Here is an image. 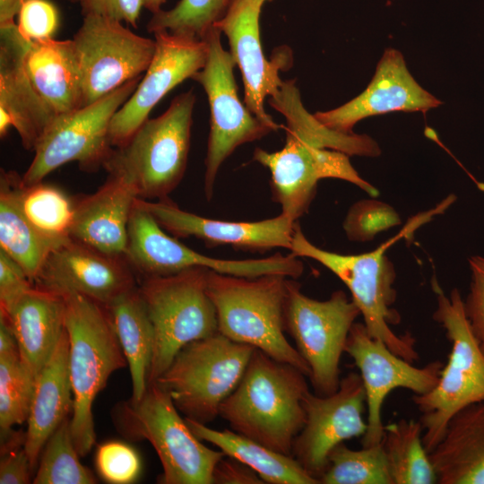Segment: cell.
<instances>
[{
	"label": "cell",
	"instance_id": "3957f363",
	"mask_svg": "<svg viewBox=\"0 0 484 484\" xmlns=\"http://www.w3.org/2000/svg\"><path fill=\"white\" fill-rule=\"evenodd\" d=\"M288 278L279 274L246 278L208 270L206 290L216 309L220 333L289 363L308 377V365L284 334Z\"/></svg>",
	"mask_w": 484,
	"mask_h": 484
},
{
	"label": "cell",
	"instance_id": "d4e9b609",
	"mask_svg": "<svg viewBox=\"0 0 484 484\" xmlns=\"http://www.w3.org/2000/svg\"><path fill=\"white\" fill-rule=\"evenodd\" d=\"M21 358L37 376L53 355L66 330L63 295L34 285L7 313Z\"/></svg>",
	"mask_w": 484,
	"mask_h": 484
},
{
	"label": "cell",
	"instance_id": "277c9868",
	"mask_svg": "<svg viewBox=\"0 0 484 484\" xmlns=\"http://www.w3.org/2000/svg\"><path fill=\"white\" fill-rule=\"evenodd\" d=\"M194 103L192 90L177 95L164 113L113 148L103 168L128 183L138 198L168 199L186 172Z\"/></svg>",
	"mask_w": 484,
	"mask_h": 484
},
{
	"label": "cell",
	"instance_id": "5b68a950",
	"mask_svg": "<svg viewBox=\"0 0 484 484\" xmlns=\"http://www.w3.org/2000/svg\"><path fill=\"white\" fill-rule=\"evenodd\" d=\"M69 340L68 365L73 395L71 429L81 457L95 444L92 404L109 376L127 366L106 307L77 293L63 294Z\"/></svg>",
	"mask_w": 484,
	"mask_h": 484
},
{
	"label": "cell",
	"instance_id": "e0dca14e",
	"mask_svg": "<svg viewBox=\"0 0 484 484\" xmlns=\"http://www.w3.org/2000/svg\"><path fill=\"white\" fill-rule=\"evenodd\" d=\"M362 378L367 402V428L362 445L382 442L385 426L382 406L388 394L397 388L411 390L414 394L429 392L436 385L443 364L432 361L418 367L393 353L385 342L369 335L363 323H354L345 345Z\"/></svg>",
	"mask_w": 484,
	"mask_h": 484
},
{
	"label": "cell",
	"instance_id": "c3c4849f",
	"mask_svg": "<svg viewBox=\"0 0 484 484\" xmlns=\"http://www.w3.org/2000/svg\"><path fill=\"white\" fill-rule=\"evenodd\" d=\"M165 2L166 0H143V5L151 13H155L161 10V6Z\"/></svg>",
	"mask_w": 484,
	"mask_h": 484
},
{
	"label": "cell",
	"instance_id": "cb8c5ba5",
	"mask_svg": "<svg viewBox=\"0 0 484 484\" xmlns=\"http://www.w3.org/2000/svg\"><path fill=\"white\" fill-rule=\"evenodd\" d=\"M136 198L128 183L109 175L96 192L74 201L70 238L106 255L125 257Z\"/></svg>",
	"mask_w": 484,
	"mask_h": 484
},
{
	"label": "cell",
	"instance_id": "f35d334b",
	"mask_svg": "<svg viewBox=\"0 0 484 484\" xmlns=\"http://www.w3.org/2000/svg\"><path fill=\"white\" fill-rule=\"evenodd\" d=\"M400 222L399 215L390 205L373 199L361 200L350 208L343 229L350 240L366 242Z\"/></svg>",
	"mask_w": 484,
	"mask_h": 484
},
{
	"label": "cell",
	"instance_id": "8992f818",
	"mask_svg": "<svg viewBox=\"0 0 484 484\" xmlns=\"http://www.w3.org/2000/svg\"><path fill=\"white\" fill-rule=\"evenodd\" d=\"M433 288L436 295L433 317L445 330L451 350L435 387L412 397L421 413L422 439L428 453L441 441L457 412L484 402V351L471 328L462 295L454 289L447 296L436 282Z\"/></svg>",
	"mask_w": 484,
	"mask_h": 484
},
{
	"label": "cell",
	"instance_id": "ac0fdd59",
	"mask_svg": "<svg viewBox=\"0 0 484 484\" xmlns=\"http://www.w3.org/2000/svg\"><path fill=\"white\" fill-rule=\"evenodd\" d=\"M153 34L156 48L152 59L133 94L110 122L108 138L113 148L124 145L149 118L160 100L185 80L192 79L206 62L205 39L167 30Z\"/></svg>",
	"mask_w": 484,
	"mask_h": 484
},
{
	"label": "cell",
	"instance_id": "52a82bcc",
	"mask_svg": "<svg viewBox=\"0 0 484 484\" xmlns=\"http://www.w3.org/2000/svg\"><path fill=\"white\" fill-rule=\"evenodd\" d=\"M113 419L122 435L153 446L162 466L159 483L212 484L213 470L225 454L201 442L158 384L149 385L139 401L118 404Z\"/></svg>",
	"mask_w": 484,
	"mask_h": 484
},
{
	"label": "cell",
	"instance_id": "2e32d148",
	"mask_svg": "<svg viewBox=\"0 0 484 484\" xmlns=\"http://www.w3.org/2000/svg\"><path fill=\"white\" fill-rule=\"evenodd\" d=\"M304 408L306 422L294 440L292 456L320 483L330 452L346 440L362 437L367 431L363 418L366 393L360 375L350 372L330 395H318L309 390Z\"/></svg>",
	"mask_w": 484,
	"mask_h": 484
},
{
	"label": "cell",
	"instance_id": "6da1fadb",
	"mask_svg": "<svg viewBox=\"0 0 484 484\" xmlns=\"http://www.w3.org/2000/svg\"><path fill=\"white\" fill-rule=\"evenodd\" d=\"M306 377L294 366L255 349L240 382L220 404L219 416L233 431L292 455L294 440L306 422Z\"/></svg>",
	"mask_w": 484,
	"mask_h": 484
},
{
	"label": "cell",
	"instance_id": "f907efd6",
	"mask_svg": "<svg viewBox=\"0 0 484 484\" xmlns=\"http://www.w3.org/2000/svg\"><path fill=\"white\" fill-rule=\"evenodd\" d=\"M256 1H258V2H260V3H262V4H264V3L269 2V1H272V0H256Z\"/></svg>",
	"mask_w": 484,
	"mask_h": 484
},
{
	"label": "cell",
	"instance_id": "b9f144b4",
	"mask_svg": "<svg viewBox=\"0 0 484 484\" xmlns=\"http://www.w3.org/2000/svg\"><path fill=\"white\" fill-rule=\"evenodd\" d=\"M470 291L464 302V309L471 328L484 351V257L471 256Z\"/></svg>",
	"mask_w": 484,
	"mask_h": 484
},
{
	"label": "cell",
	"instance_id": "4316f807",
	"mask_svg": "<svg viewBox=\"0 0 484 484\" xmlns=\"http://www.w3.org/2000/svg\"><path fill=\"white\" fill-rule=\"evenodd\" d=\"M26 74L45 104L56 114L83 106V93L72 39L30 41L23 54Z\"/></svg>",
	"mask_w": 484,
	"mask_h": 484
},
{
	"label": "cell",
	"instance_id": "d590c367",
	"mask_svg": "<svg viewBox=\"0 0 484 484\" xmlns=\"http://www.w3.org/2000/svg\"><path fill=\"white\" fill-rule=\"evenodd\" d=\"M322 484H393L386 456L380 444L354 450L343 443L328 455Z\"/></svg>",
	"mask_w": 484,
	"mask_h": 484
},
{
	"label": "cell",
	"instance_id": "f546056e",
	"mask_svg": "<svg viewBox=\"0 0 484 484\" xmlns=\"http://www.w3.org/2000/svg\"><path fill=\"white\" fill-rule=\"evenodd\" d=\"M21 181L22 177L15 171L1 169L0 249L17 262L35 283L57 246L40 236L24 216L19 201Z\"/></svg>",
	"mask_w": 484,
	"mask_h": 484
},
{
	"label": "cell",
	"instance_id": "bcb514c9",
	"mask_svg": "<svg viewBox=\"0 0 484 484\" xmlns=\"http://www.w3.org/2000/svg\"><path fill=\"white\" fill-rule=\"evenodd\" d=\"M0 462L1 484H27L33 474L24 448L16 447L4 454Z\"/></svg>",
	"mask_w": 484,
	"mask_h": 484
},
{
	"label": "cell",
	"instance_id": "ab89813d",
	"mask_svg": "<svg viewBox=\"0 0 484 484\" xmlns=\"http://www.w3.org/2000/svg\"><path fill=\"white\" fill-rule=\"evenodd\" d=\"M96 467L103 480L113 484L133 482L141 471L137 453L126 444L110 441L100 445L96 453Z\"/></svg>",
	"mask_w": 484,
	"mask_h": 484
},
{
	"label": "cell",
	"instance_id": "681fc988",
	"mask_svg": "<svg viewBox=\"0 0 484 484\" xmlns=\"http://www.w3.org/2000/svg\"><path fill=\"white\" fill-rule=\"evenodd\" d=\"M73 4H79L80 0H65Z\"/></svg>",
	"mask_w": 484,
	"mask_h": 484
},
{
	"label": "cell",
	"instance_id": "603a6c76",
	"mask_svg": "<svg viewBox=\"0 0 484 484\" xmlns=\"http://www.w3.org/2000/svg\"><path fill=\"white\" fill-rule=\"evenodd\" d=\"M29 42L16 22L0 26V136L13 127L23 147L34 151L57 115L38 95L24 70Z\"/></svg>",
	"mask_w": 484,
	"mask_h": 484
},
{
	"label": "cell",
	"instance_id": "ffe728a7",
	"mask_svg": "<svg viewBox=\"0 0 484 484\" xmlns=\"http://www.w3.org/2000/svg\"><path fill=\"white\" fill-rule=\"evenodd\" d=\"M137 200L173 237H194L211 246L229 245L235 249L258 253L275 247L290 250L298 223L283 213L259 221L214 220L181 210L169 198Z\"/></svg>",
	"mask_w": 484,
	"mask_h": 484
},
{
	"label": "cell",
	"instance_id": "7dc6e473",
	"mask_svg": "<svg viewBox=\"0 0 484 484\" xmlns=\"http://www.w3.org/2000/svg\"><path fill=\"white\" fill-rule=\"evenodd\" d=\"M29 0H0V26L15 22L22 6Z\"/></svg>",
	"mask_w": 484,
	"mask_h": 484
},
{
	"label": "cell",
	"instance_id": "5bb4252c",
	"mask_svg": "<svg viewBox=\"0 0 484 484\" xmlns=\"http://www.w3.org/2000/svg\"><path fill=\"white\" fill-rule=\"evenodd\" d=\"M80 71L83 106L142 76L155 52V40L123 22L98 15L82 17L72 39Z\"/></svg>",
	"mask_w": 484,
	"mask_h": 484
},
{
	"label": "cell",
	"instance_id": "ba28073f",
	"mask_svg": "<svg viewBox=\"0 0 484 484\" xmlns=\"http://www.w3.org/2000/svg\"><path fill=\"white\" fill-rule=\"evenodd\" d=\"M209 269L143 278L138 285L154 333L149 385L167 370L186 344L218 333L215 307L206 290Z\"/></svg>",
	"mask_w": 484,
	"mask_h": 484
},
{
	"label": "cell",
	"instance_id": "836d02e7",
	"mask_svg": "<svg viewBox=\"0 0 484 484\" xmlns=\"http://www.w3.org/2000/svg\"><path fill=\"white\" fill-rule=\"evenodd\" d=\"M22 211L33 229L44 238L60 246L70 238L74 200L56 186L42 181L19 186Z\"/></svg>",
	"mask_w": 484,
	"mask_h": 484
},
{
	"label": "cell",
	"instance_id": "7c38bea8",
	"mask_svg": "<svg viewBox=\"0 0 484 484\" xmlns=\"http://www.w3.org/2000/svg\"><path fill=\"white\" fill-rule=\"evenodd\" d=\"M142 76L91 104L58 115L38 142L34 158L22 177L23 184L39 183L59 167L73 161L83 171L103 168L113 150L108 138L110 122L133 94Z\"/></svg>",
	"mask_w": 484,
	"mask_h": 484
},
{
	"label": "cell",
	"instance_id": "e575fe53",
	"mask_svg": "<svg viewBox=\"0 0 484 484\" xmlns=\"http://www.w3.org/2000/svg\"><path fill=\"white\" fill-rule=\"evenodd\" d=\"M73 438L71 418H66L46 442L37 470L34 484H94L97 480L82 465Z\"/></svg>",
	"mask_w": 484,
	"mask_h": 484
},
{
	"label": "cell",
	"instance_id": "44dd1931",
	"mask_svg": "<svg viewBox=\"0 0 484 484\" xmlns=\"http://www.w3.org/2000/svg\"><path fill=\"white\" fill-rule=\"evenodd\" d=\"M442 104L424 90L410 73L401 52L387 48L379 60L376 73L359 96L342 106L315 117L338 133L354 134L353 126L363 118L393 111H426Z\"/></svg>",
	"mask_w": 484,
	"mask_h": 484
},
{
	"label": "cell",
	"instance_id": "4fadbf2b",
	"mask_svg": "<svg viewBox=\"0 0 484 484\" xmlns=\"http://www.w3.org/2000/svg\"><path fill=\"white\" fill-rule=\"evenodd\" d=\"M216 27L203 38L207 59L192 79L200 83L208 98L211 119L205 157L204 194L213 195L214 183L224 160L241 144L254 142L273 131L243 104L238 94L233 70L237 65L220 40Z\"/></svg>",
	"mask_w": 484,
	"mask_h": 484
},
{
	"label": "cell",
	"instance_id": "30bf717a",
	"mask_svg": "<svg viewBox=\"0 0 484 484\" xmlns=\"http://www.w3.org/2000/svg\"><path fill=\"white\" fill-rule=\"evenodd\" d=\"M359 308L342 290L325 300L306 296L294 279L287 280L285 331L309 367L314 393L326 396L340 386V360Z\"/></svg>",
	"mask_w": 484,
	"mask_h": 484
},
{
	"label": "cell",
	"instance_id": "d6986e66",
	"mask_svg": "<svg viewBox=\"0 0 484 484\" xmlns=\"http://www.w3.org/2000/svg\"><path fill=\"white\" fill-rule=\"evenodd\" d=\"M34 284L61 295L77 293L102 306L138 286L125 257L71 238L50 253Z\"/></svg>",
	"mask_w": 484,
	"mask_h": 484
},
{
	"label": "cell",
	"instance_id": "83f0119b",
	"mask_svg": "<svg viewBox=\"0 0 484 484\" xmlns=\"http://www.w3.org/2000/svg\"><path fill=\"white\" fill-rule=\"evenodd\" d=\"M429 458L439 484H484V402L449 420Z\"/></svg>",
	"mask_w": 484,
	"mask_h": 484
},
{
	"label": "cell",
	"instance_id": "8fae6325",
	"mask_svg": "<svg viewBox=\"0 0 484 484\" xmlns=\"http://www.w3.org/2000/svg\"><path fill=\"white\" fill-rule=\"evenodd\" d=\"M137 198L129 218L125 259L143 278L172 275L195 267L246 278L279 274L297 279L303 272L302 262L292 254L245 260L202 255L168 235Z\"/></svg>",
	"mask_w": 484,
	"mask_h": 484
},
{
	"label": "cell",
	"instance_id": "9a60e30c",
	"mask_svg": "<svg viewBox=\"0 0 484 484\" xmlns=\"http://www.w3.org/2000/svg\"><path fill=\"white\" fill-rule=\"evenodd\" d=\"M287 131L282 149L269 152L256 148L253 159L271 173L272 198L281 213L297 221L307 212L315 198L317 183L323 178H338L352 183L372 197L379 192L364 180L344 152L322 148L311 140Z\"/></svg>",
	"mask_w": 484,
	"mask_h": 484
},
{
	"label": "cell",
	"instance_id": "d6a6232c",
	"mask_svg": "<svg viewBox=\"0 0 484 484\" xmlns=\"http://www.w3.org/2000/svg\"><path fill=\"white\" fill-rule=\"evenodd\" d=\"M422 436L419 420L402 419L385 427L382 445L393 484L437 483Z\"/></svg>",
	"mask_w": 484,
	"mask_h": 484
},
{
	"label": "cell",
	"instance_id": "9c48e42d",
	"mask_svg": "<svg viewBox=\"0 0 484 484\" xmlns=\"http://www.w3.org/2000/svg\"><path fill=\"white\" fill-rule=\"evenodd\" d=\"M255 349L218 332L184 346L155 383L185 418L207 424L240 382Z\"/></svg>",
	"mask_w": 484,
	"mask_h": 484
},
{
	"label": "cell",
	"instance_id": "ee69618b",
	"mask_svg": "<svg viewBox=\"0 0 484 484\" xmlns=\"http://www.w3.org/2000/svg\"><path fill=\"white\" fill-rule=\"evenodd\" d=\"M82 17L98 15L125 22L137 28L143 0H80Z\"/></svg>",
	"mask_w": 484,
	"mask_h": 484
},
{
	"label": "cell",
	"instance_id": "7bdbcfd3",
	"mask_svg": "<svg viewBox=\"0 0 484 484\" xmlns=\"http://www.w3.org/2000/svg\"><path fill=\"white\" fill-rule=\"evenodd\" d=\"M34 285L23 268L0 249V312H9Z\"/></svg>",
	"mask_w": 484,
	"mask_h": 484
},
{
	"label": "cell",
	"instance_id": "f1b7e54d",
	"mask_svg": "<svg viewBox=\"0 0 484 484\" xmlns=\"http://www.w3.org/2000/svg\"><path fill=\"white\" fill-rule=\"evenodd\" d=\"M104 307L130 369L131 399L139 401L149 385L154 333L138 286Z\"/></svg>",
	"mask_w": 484,
	"mask_h": 484
},
{
	"label": "cell",
	"instance_id": "60d3db41",
	"mask_svg": "<svg viewBox=\"0 0 484 484\" xmlns=\"http://www.w3.org/2000/svg\"><path fill=\"white\" fill-rule=\"evenodd\" d=\"M16 24L28 41L53 39L59 26V13L49 0H29L22 6Z\"/></svg>",
	"mask_w": 484,
	"mask_h": 484
},
{
	"label": "cell",
	"instance_id": "1f68e13d",
	"mask_svg": "<svg viewBox=\"0 0 484 484\" xmlns=\"http://www.w3.org/2000/svg\"><path fill=\"white\" fill-rule=\"evenodd\" d=\"M272 105L281 112L288 123L286 130L313 141L322 148L336 150L349 156H378V144L366 134H341L322 125L303 108L299 93L292 82H283L272 96Z\"/></svg>",
	"mask_w": 484,
	"mask_h": 484
},
{
	"label": "cell",
	"instance_id": "7402d4cb",
	"mask_svg": "<svg viewBox=\"0 0 484 484\" xmlns=\"http://www.w3.org/2000/svg\"><path fill=\"white\" fill-rule=\"evenodd\" d=\"M264 4L256 0H234L215 27L229 39L230 54L238 66L244 82L245 104L273 131L281 127L266 113L264 99L281 85L279 70L286 55L266 59L260 39V15Z\"/></svg>",
	"mask_w": 484,
	"mask_h": 484
},
{
	"label": "cell",
	"instance_id": "74e56055",
	"mask_svg": "<svg viewBox=\"0 0 484 484\" xmlns=\"http://www.w3.org/2000/svg\"><path fill=\"white\" fill-rule=\"evenodd\" d=\"M234 0H180L169 10L152 13L146 30L203 39L225 15Z\"/></svg>",
	"mask_w": 484,
	"mask_h": 484
},
{
	"label": "cell",
	"instance_id": "7a4b0ae2",
	"mask_svg": "<svg viewBox=\"0 0 484 484\" xmlns=\"http://www.w3.org/2000/svg\"><path fill=\"white\" fill-rule=\"evenodd\" d=\"M450 203L446 198L436 208L414 217L398 234L375 250L359 255H341L319 248L305 237L297 223L290 251L297 257L311 258L333 272L350 290L369 335L385 342L396 355L414 362L419 359L414 337L410 333L397 334L391 328L400 323L401 316L392 308L396 299L395 272L385 253L398 239L412 234Z\"/></svg>",
	"mask_w": 484,
	"mask_h": 484
},
{
	"label": "cell",
	"instance_id": "8d00e7d4",
	"mask_svg": "<svg viewBox=\"0 0 484 484\" xmlns=\"http://www.w3.org/2000/svg\"><path fill=\"white\" fill-rule=\"evenodd\" d=\"M36 376L22 361L19 350L0 353V427L6 435L27 421Z\"/></svg>",
	"mask_w": 484,
	"mask_h": 484
},
{
	"label": "cell",
	"instance_id": "f6af8a7d",
	"mask_svg": "<svg viewBox=\"0 0 484 484\" xmlns=\"http://www.w3.org/2000/svg\"><path fill=\"white\" fill-rule=\"evenodd\" d=\"M260 476L249 466L225 455L216 464L212 484H262Z\"/></svg>",
	"mask_w": 484,
	"mask_h": 484
},
{
	"label": "cell",
	"instance_id": "484cf974",
	"mask_svg": "<svg viewBox=\"0 0 484 484\" xmlns=\"http://www.w3.org/2000/svg\"><path fill=\"white\" fill-rule=\"evenodd\" d=\"M68 356L69 340L65 330L35 380L23 444L33 473L46 442L73 409Z\"/></svg>",
	"mask_w": 484,
	"mask_h": 484
},
{
	"label": "cell",
	"instance_id": "4dcf8cb0",
	"mask_svg": "<svg viewBox=\"0 0 484 484\" xmlns=\"http://www.w3.org/2000/svg\"><path fill=\"white\" fill-rule=\"evenodd\" d=\"M193 433L218 447L225 455L252 468L270 484H319L292 455L276 452L251 438L229 429L217 430L185 418Z\"/></svg>",
	"mask_w": 484,
	"mask_h": 484
}]
</instances>
